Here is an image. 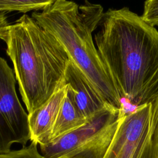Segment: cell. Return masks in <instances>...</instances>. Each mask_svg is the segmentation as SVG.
Listing matches in <instances>:
<instances>
[{"label":"cell","instance_id":"1","mask_svg":"<svg viewBox=\"0 0 158 158\" xmlns=\"http://www.w3.org/2000/svg\"><path fill=\"white\" fill-rule=\"evenodd\" d=\"M94 35L104 67L127 111L158 97V31L128 7L103 12ZM127 113V112H126Z\"/></svg>","mask_w":158,"mask_h":158},{"label":"cell","instance_id":"2","mask_svg":"<svg viewBox=\"0 0 158 158\" xmlns=\"http://www.w3.org/2000/svg\"><path fill=\"white\" fill-rule=\"evenodd\" d=\"M5 42L20 93L30 114L65 85L68 55L51 33L27 14L9 25Z\"/></svg>","mask_w":158,"mask_h":158},{"label":"cell","instance_id":"3","mask_svg":"<svg viewBox=\"0 0 158 158\" xmlns=\"http://www.w3.org/2000/svg\"><path fill=\"white\" fill-rule=\"evenodd\" d=\"M103 12L100 4L87 1L79 7L73 1L55 0L41 12H33L31 17L59 42L69 60L106 103L123 110V100L104 67L92 38Z\"/></svg>","mask_w":158,"mask_h":158},{"label":"cell","instance_id":"4","mask_svg":"<svg viewBox=\"0 0 158 158\" xmlns=\"http://www.w3.org/2000/svg\"><path fill=\"white\" fill-rule=\"evenodd\" d=\"M125 114L108 107L78 128L40 145L41 154L46 158H104Z\"/></svg>","mask_w":158,"mask_h":158},{"label":"cell","instance_id":"5","mask_svg":"<svg viewBox=\"0 0 158 158\" xmlns=\"http://www.w3.org/2000/svg\"><path fill=\"white\" fill-rule=\"evenodd\" d=\"M104 158H158V97L124 114Z\"/></svg>","mask_w":158,"mask_h":158},{"label":"cell","instance_id":"6","mask_svg":"<svg viewBox=\"0 0 158 158\" xmlns=\"http://www.w3.org/2000/svg\"><path fill=\"white\" fill-rule=\"evenodd\" d=\"M14 72L0 56V152L10 151L14 143L24 146L30 139L28 114L18 98Z\"/></svg>","mask_w":158,"mask_h":158},{"label":"cell","instance_id":"7","mask_svg":"<svg viewBox=\"0 0 158 158\" xmlns=\"http://www.w3.org/2000/svg\"><path fill=\"white\" fill-rule=\"evenodd\" d=\"M64 81L68 85L77 109L86 119L88 120L98 112L110 106L70 60L65 71Z\"/></svg>","mask_w":158,"mask_h":158},{"label":"cell","instance_id":"8","mask_svg":"<svg viewBox=\"0 0 158 158\" xmlns=\"http://www.w3.org/2000/svg\"><path fill=\"white\" fill-rule=\"evenodd\" d=\"M67 91V85L65 84L46 102L28 114L31 142L39 145L48 144L51 142L53 125Z\"/></svg>","mask_w":158,"mask_h":158},{"label":"cell","instance_id":"9","mask_svg":"<svg viewBox=\"0 0 158 158\" xmlns=\"http://www.w3.org/2000/svg\"><path fill=\"white\" fill-rule=\"evenodd\" d=\"M87 120L88 119L77 109L67 85L65 97L60 107L53 125L51 142L78 128L83 125Z\"/></svg>","mask_w":158,"mask_h":158},{"label":"cell","instance_id":"10","mask_svg":"<svg viewBox=\"0 0 158 158\" xmlns=\"http://www.w3.org/2000/svg\"><path fill=\"white\" fill-rule=\"evenodd\" d=\"M55 0H0V12L19 11L25 13L32 10H43Z\"/></svg>","mask_w":158,"mask_h":158},{"label":"cell","instance_id":"11","mask_svg":"<svg viewBox=\"0 0 158 158\" xmlns=\"http://www.w3.org/2000/svg\"><path fill=\"white\" fill-rule=\"evenodd\" d=\"M37 144L31 142L28 146H24L19 150L0 152V158H46L38 152Z\"/></svg>","mask_w":158,"mask_h":158},{"label":"cell","instance_id":"12","mask_svg":"<svg viewBox=\"0 0 158 158\" xmlns=\"http://www.w3.org/2000/svg\"><path fill=\"white\" fill-rule=\"evenodd\" d=\"M142 19L150 25H158V0H146L144 4Z\"/></svg>","mask_w":158,"mask_h":158},{"label":"cell","instance_id":"13","mask_svg":"<svg viewBox=\"0 0 158 158\" xmlns=\"http://www.w3.org/2000/svg\"><path fill=\"white\" fill-rule=\"evenodd\" d=\"M9 25L5 12H0V39L4 42L7 38Z\"/></svg>","mask_w":158,"mask_h":158},{"label":"cell","instance_id":"14","mask_svg":"<svg viewBox=\"0 0 158 158\" xmlns=\"http://www.w3.org/2000/svg\"><path fill=\"white\" fill-rule=\"evenodd\" d=\"M157 26H158V25H157Z\"/></svg>","mask_w":158,"mask_h":158}]
</instances>
